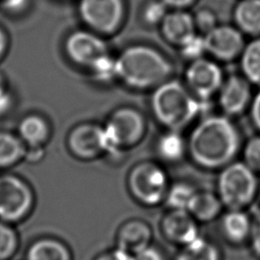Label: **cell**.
Masks as SVG:
<instances>
[{
    "mask_svg": "<svg viewBox=\"0 0 260 260\" xmlns=\"http://www.w3.org/2000/svg\"><path fill=\"white\" fill-rule=\"evenodd\" d=\"M240 149V133L223 116H207L200 120L187 141L192 162L205 171L221 170L236 160Z\"/></svg>",
    "mask_w": 260,
    "mask_h": 260,
    "instance_id": "1",
    "label": "cell"
},
{
    "mask_svg": "<svg viewBox=\"0 0 260 260\" xmlns=\"http://www.w3.org/2000/svg\"><path fill=\"white\" fill-rule=\"evenodd\" d=\"M116 68L117 78L137 89L158 86L172 73V66L161 53L144 45L126 48L116 59Z\"/></svg>",
    "mask_w": 260,
    "mask_h": 260,
    "instance_id": "2",
    "label": "cell"
},
{
    "mask_svg": "<svg viewBox=\"0 0 260 260\" xmlns=\"http://www.w3.org/2000/svg\"><path fill=\"white\" fill-rule=\"evenodd\" d=\"M204 102L179 81L166 80L152 93L151 109L160 124L169 130L180 131L204 110Z\"/></svg>",
    "mask_w": 260,
    "mask_h": 260,
    "instance_id": "3",
    "label": "cell"
},
{
    "mask_svg": "<svg viewBox=\"0 0 260 260\" xmlns=\"http://www.w3.org/2000/svg\"><path fill=\"white\" fill-rule=\"evenodd\" d=\"M215 192L225 209H247L258 197L259 175L245 161L234 160L218 171Z\"/></svg>",
    "mask_w": 260,
    "mask_h": 260,
    "instance_id": "4",
    "label": "cell"
},
{
    "mask_svg": "<svg viewBox=\"0 0 260 260\" xmlns=\"http://www.w3.org/2000/svg\"><path fill=\"white\" fill-rule=\"evenodd\" d=\"M170 184L167 170L151 160L135 164L126 177V187L132 199L147 208L164 204Z\"/></svg>",
    "mask_w": 260,
    "mask_h": 260,
    "instance_id": "5",
    "label": "cell"
},
{
    "mask_svg": "<svg viewBox=\"0 0 260 260\" xmlns=\"http://www.w3.org/2000/svg\"><path fill=\"white\" fill-rule=\"evenodd\" d=\"M31 186L14 174L0 175V220L16 223L26 218L35 207Z\"/></svg>",
    "mask_w": 260,
    "mask_h": 260,
    "instance_id": "6",
    "label": "cell"
},
{
    "mask_svg": "<svg viewBox=\"0 0 260 260\" xmlns=\"http://www.w3.org/2000/svg\"><path fill=\"white\" fill-rule=\"evenodd\" d=\"M144 130V120L138 111L131 108H121L115 111L104 126L108 143L107 155H117L122 150L138 143Z\"/></svg>",
    "mask_w": 260,
    "mask_h": 260,
    "instance_id": "7",
    "label": "cell"
},
{
    "mask_svg": "<svg viewBox=\"0 0 260 260\" xmlns=\"http://www.w3.org/2000/svg\"><path fill=\"white\" fill-rule=\"evenodd\" d=\"M78 11L84 23L94 31L111 34L124 17L123 0H79Z\"/></svg>",
    "mask_w": 260,
    "mask_h": 260,
    "instance_id": "8",
    "label": "cell"
},
{
    "mask_svg": "<svg viewBox=\"0 0 260 260\" xmlns=\"http://www.w3.org/2000/svg\"><path fill=\"white\" fill-rule=\"evenodd\" d=\"M70 153L80 160H92L108 153L104 127L85 123L74 127L67 137Z\"/></svg>",
    "mask_w": 260,
    "mask_h": 260,
    "instance_id": "9",
    "label": "cell"
},
{
    "mask_svg": "<svg viewBox=\"0 0 260 260\" xmlns=\"http://www.w3.org/2000/svg\"><path fill=\"white\" fill-rule=\"evenodd\" d=\"M185 78L188 89L201 101H208L219 91L223 83L220 67L203 57L192 61L186 70Z\"/></svg>",
    "mask_w": 260,
    "mask_h": 260,
    "instance_id": "10",
    "label": "cell"
},
{
    "mask_svg": "<svg viewBox=\"0 0 260 260\" xmlns=\"http://www.w3.org/2000/svg\"><path fill=\"white\" fill-rule=\"evenodd\" d=\"M159 231L167 242L184 247L201 234L199 222L187 210L167 209L159 221Z\"/></svg>",
    "mask_w": 260,
    "mask_h": 260,
    "instance_id": "11",
    "label": "cell"
},
{
    "mask_svg": "<svg viewBox=\"0 0 260 260\" xmlns=\"http://www.w3.org/2000/svg\"><path fill=\"white\" fill-rule=\"evenodd\" d=\"M67 57L75 64L89 68L100 57L108 54L104 40L88 30H76L65 41Z\"/></svg>",
    "mask_w": 260,
    "mask_h": 260,
    "instance_id": "12",
    "label": "cell"
},
{
    "mask_svg": "<svg viewBox=\"0 0 260 260\" xmlns=\"http://www.w3.org/2000/svg\"><path fill=\"white\" fill-rule=\"evenodd\" d=\"M204 39L206 52L222 61L240 56L245 47L242 31L230 25H216L204 35Z\"/></svg>",
    "mask_w": 260,
    "mask_h": 260,
    "instance_id": "13",
    "label": "cell"
},
{
    "mask_svg": "<svg viewBox=\"0 0 260 260\" xmlns=\"http://www.w3.org/2000/svg\"><path fill=\"white\" fill-rule=\"evenodd\" d=\"M153 230L144 219L133 217L123 221L116 232L115 246L135 256L152 244Z\"/></svg>",
    "mask_w": 260,
    "mask_h": 260,
    "instance_id": "14",
    "label": "cell"
},
{
    "mask_svg": "<svg viewBox=\"0 0 260 260\" xmlns=\"http://www.w3.org/2000/svg\"><path fill=\"white\" fill-rule=\"evenodd\" d=\"M218 220V232L230 245L239 247L249 244L253 215L247 209H224Z\"/></svg>",
    "mask_w": 260,
    "mask_h": 260,
    "instance_id": "15",
    "label": "cell"
},
{
    "mask_svg": "<svg viewBox=\"0 0 260 260\" xmlns=\"http://www.w3.org/2000/svg\"><path fill=\"white\" fill-rule=\"evenodd\" d=\"M251 102V86L245 76L232 75L223 81L218 95L221 110L230 116L245 111Z\"/></svg>",
    "mask_w": 260,
    "mask_h": 260,
    "instance_id": "16",
    "label": "cell"
},
{
    "mask_svg": "<svg viewBox=\"0 0 260 260\" xmlns=\"http://www.w3.org/2000/svg\"><path fill=\"white\" fill-rule=\"evenodd\" d=\"M160 26L166 40L179 47L196 34L193 16L180 9L167 13Z\"/></svg>",
    "mask_w": 260,
    "mask_h": 260,
    "instance_id": "17",
    "label": "cell"
},
{
    "mask_svg": "<svg viewBox=\"0 0 260 260\" xmlns=\"http://www.w3.org/2000/svg\"><path fill=\"white\" fill-rule=\"evenodd\" d=\"M224 209L216 192L198 189L187 211L199 223H208L217 220Z\"/></svg>",
    "mask_w": 260,
    "mask_h": 260,
    "instance_id": "18",
    "label": "cell"
},
{
    "mask_svg": "<svg viewBox=\"0 0 260 260\" xmlns=\"http://www.w3.org/2000/svg\"><path fill=\"white\" fill-rule=\"evenodd\" d=\"M25 260H73V253L64 241L54 237H43L29 245Z\"/></svg>",
    "mask_w": 260,
    "mask_h": 260,
    "instance_id": "19",
    "label": "cell"
},
{
    "mask_svg": "<svg viewBox=\"0 0 260 260\" xmlns=\"http://www.w3.org/2000/svg\"><path fill=\"white\" fill-rule=\"evenodd\" d=\"M17 135L26 147L44 146L50 137V126L42 116L30 114L19 121Z\"/></svg>",
    "mask_w": 260,
    "mask_h": 260,
    "instance_id": "20",
    "label": "cell"
},
{
    "mask_svg": "<svg viewBox=\"0 0 260 260\" xmlns=\"http://www.w3.org/2000/svg\"><path fill=\"white\" fill-rule=\"evenodd\" d=\"M155 152L162 162L171 165L180 162L188 153L187 141L180 131L169 130L157 139Z\"/></svg>",
    "mask_w": 260,
    "mask_h": 260,
    "instance_id": "21",
    "label": "cell"
},
{
    "mask_svg": "<svg viewBox=\"0 0 260 260\" xmlns=\"http://www.w3.org/2000/svg\"><path fill=\"white\" fill-rule=\"evenodd\" d=\"M174 260H223V254L216 242L200 235L190 244L181 247Z\"/></svg>",
    "mask_w": 260,
    "mask_h": 260,
    "instance_id": "22",
    "label": "cell"
},
{
    "mask_svg": "<svg viewBox=\"0 0 260 260\" xmlns=\"http://www.w3.org/2000/svg\"><path fill=\"white\" fill-rule=\"evenodd\" d=\"M238 28L250 36H260V0H241L235 8Z\"/></svg>",
    "mask_w": 260,
    "mask_h": 260,
    "instance_id": "23",
    "label": "cell"
},
{
    "mask_svg": "<svg viewBox=\"0 0 260 260\" xmlns=\"http://www.w3.org/2000/svg\"><path fill=\"white\" fill-rule=\"evenodd\" d=\"M26 145L18 135L8 131H0V169H8L25 156Z\"/></svg>",
    "mask_w": 260,
    "mask_h": 260,
    "instance_id": "24",
    "label": "cell"
},
{
    "mask_svg": "<svg viewBox=\"0 0 260 260\" xmlns=\"http://www.w3.org/2000/svg\"><path fill=\"white\" fill-rule=\"evenodd\" d=\"M198 188L188 180H177L171 182L166 194L164 205L167 209L188 210Z\"/></svg>",
    "mask_w": 260,
    "mask_h": 260,
    "instance_id": "25",
    "label": "cell"
},
{
    "mask_svg": "<svg viewBox=\"0 0 260 260\" xmlns=\"http://www.w3.org/2000/svg\"><path fill=\"white\" fill-rule=\"evenodd\" d=\"M240 56L244 76L250 83L260 86V36L245 45Z\"/></svg>",
    "mask_w": 260,
    "mask_h": 260,
    "instance_id": "26",
    "label": "cell"
},
{
    "mask_svg": "<svg viewBox=\"0 0 260 260\" xmlns=\"http://www.w3.org/2000/svg\"><path fill=\"white\" fill-rule=\"evenodd\" d=\"M18 235L11 223L0 220V260H9L17 251Z\"/></svg>",
    "mask_w": 260,
    "mask_h": 260,
    "instance_id": "27",
    "label": "cell"
},
{
    "mask_svg": "<svg viewBox=\"0 0 260 260\" xmlns=\"http://www.w3.org/2000/svg\"><path fill=\"white\" fill-rule=\"evenodd\" d=\"M88 69L93 79L101 82H110L117 78L116 59L109 54L100 57Z\"/></svg>",
    "mask_w": 260,
    "mask_h": 260,
    "instance_id": "28",
    "label": "cell"
},
{
    "mask_svg": "<svg viewBox=\"0 0 260 260\" xmlns=\"http://www.w3.org/2000/svg\"><path fill=\"white\" fill-rule=\"evenodd\" d=\"M182 55L190 60H196L203 57L206 52L205 39L202 35H193L183 45L180 46Z\"/></svg>",
    "mask_w": 260,
    "mask_h": 260,
    "instance_id": "29",
    "label": "cell"
},
{
    "mask_svg": "<svg viewBox=\"0 0 260 260\" xmlns=\"http://www.w3.org/2000/svg\"><path fill=\"white\" fill-rule=\"evenodd\" d=\"M245 161L256 174L260 175V135L250 138L243 149Z\"/></svg>",
    "mask_w": 260,
    "mask_h": 260,
    "instance_id": "30",
    "label": "cell"
},
{
    "mask_svg": "<svg viewBox=\"0 0 260 260\" xmlns=\"http://www.w3.org/2000/svg\"><path fill=\"white\" fill-rule=\"evenodd\" d=\"M167 7L161 0L150 1L144 7L143 19L148 24L160 23L167 14Z\"/></svg>",
    "mask_w": 260,
    "mask_h": 260,
    "instance_id": "31",
    "label": "cell"
},
{
    "mask_svg": "<svg viewBox=\"0 0 260 260\" xmlns=\"http://www.w3.org/2000/svg\"><path fill=\"white\" fill-rule=\"evenodd\" d=\"M193 18L196 29L204 35L216 26V17L214 13L208 9H201L197 11Z\"/></svg>",
    "mask_w": 260,
    "mask_h": 260,
    "instance_id": "32",
    "label": "cell"
},
{
    "mask_svg": "<svg viewBox=\"0 0 260 260\" xmlns=\"http://www.w3.org/2000/svg\"><path fill=\"white\" fill-rule=\"evenodd\" d=\"M135 260H168V256L164 248L159 245L150 244L134 256Z\"/></svg>",
    "mask_w": 260,
    "mask_h": 260,
    "instance_id": "33",
    "label": "cell"
},
{
    "mask_svg": "<svg viewBox=\"0 0 260 260\" xmlns=\"http://www.w3.org/2000/svg\"><path fill=\"white\" fill-rule=\"evenodd\" d=\"M252 252L260 257V209L257 208L256 212L253 214V226L252 233L249 241Z\"/></svg>",
    "mask_w": 260,
    "mask_h": 260,
    "instance_id": "34",
    "label": "cell"
},
{
    "mask_svg": "<svg viewBox=\"0 0 260 260\" xmlns=\"http://www.w3.org/2000/svg\"><path fill=\"white\" fill-rule=\"evenodd\" d=\"M92 260H135V259L133 255L115 246L112 249L106 250L98 254Z\"/></svg>",
    "mask_w": 260,
    "mask_h": 260,
    "instance_id": "35",
    "label": "cell"
},
{
    "mask_svg": "<svg viewBox=\"0 0 260 260\" xmlns=\"http://www.w3.org/2000/svg\"><path fill=\"white\" fill-rule=\"evenodd\" d=\"M12 105V96L8 92L0 79V115L7 113Z\"/></svg>",
    "mask_w": 260,
    "mask_h": 260,
    "instance_id": "36",
    "label": "cell"
},
{
    "mask_svg": "<svg viewBox=\"0 0 260 260\" xmlns=\"http://www.w3.org/2000/svg\"><path fill=\"white\" fill-rule=\"evenodd\" d=\"M251 119L255 127L260 131V90L251 104Z\"/></svg>",
    "mask_w": 260,
    "mask_h": 260,
    "instance_id": "37",
    "label": "cell"
},
{
    "mask_svg": "<svg viewBox=\"0 0 260 260\" xmlns=\"http://www.w3.org/2000/svg\"><path fill=\"white\" fill-rule=\"evenodd\" d=\"M44 146H35L26 147V152L24 158L29 162H38L44 156Z\"/></svg>",
    "mask_w": 260,
    "mask_h": 260,
    "instance_id": "38",
    "label": "cell"
},
{
    "mask_svg": "<svg viewBox=\"0 0 260 260\" xmlns=\"http://www.w3.org/2000/svg\"><path fill=\"white\" fill-rule=\"evenodd\" d=\"M27 0H3V5L5 8L11 11H19L25 7Z\"/></svg>",
    "mask_w": 260,
    "mask_h": 260,
    "instance_id": "39",
    "label": "cell"
},
{
    "mask_svg": "<svg viewBox=\"0 0 260 260\" xmlns=\"http://www.w3.org/2000/svg\"><path fill=\"white\" fill-rule=\"evenodd\" d=\"M8 44H9V40H8L7 34L2 27H0V61L2 60V58L7 52Z\"/></svg>",
    "mask_w": 260,
    "mask_h": 260,
    "instance_id": "40",
    "label": "cell"
},
{
    "mask_svg": "<svg viewBox=\"0 0 260 260\" xmlns=\"http://www.w3.org/2000/svg\"><path fill=\"white\" fill-rule=\"evenodd\" d=\"M167 6L174 7L177 9L184 8L188 5H190L194 0H161Z\"/></svg>",
    "mask_w": 260,
    "mask_h": 260,
    "instance_id": "41",
    "label": "cell"
},
{
    "mask_svg": "<svg viewBox=\"0 0 260 260\" xmlns=\"http://www.w3.org/2000/svg\"><path fill=\"white\" fill-rule=\"evenodd\" d=\"M258 208H259V209H260V203H259V206H258Z\"/></svg>",
    "mask_w": 260,
    "mask_h": 260,
    "instance_id": "42",
    "label": "cell"
}]
</instances>
